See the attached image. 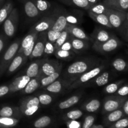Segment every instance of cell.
Segmentation results:
<instances>
[{
    "label": "cell",
    "mask_w": 128,
    "mask_h": 128,
    "mask_svg": "<svg viewBox=\"0 0 128 128\" xmlns=\"http://www.w3.org/2000/svg\"><path fill=\"white\" fill-rule=\"evenodd\" d=\"M5 43H6V38L4 35L1 34L0 35V54L4 47Z\"/></svg>",
    "instance_id": "6f0895ef"
},
{
    "label": "cell",
    "mask_w": 128,
    "mask_h": 128,
    "mask_svg": "<svg viewBox=\"0 0 128 128\" xmlns=\"http://www.w3.org/2000/svg\"><path fill=\"white\" fill-rule=\"evenodd\" d=\"M20 122V120L15 118L0 117V128H12Z\"/></svg>",
    "instance_id": "d6a6232c"
},
{
    "label": "cell",
    "mask_w": 128,
    "mask_h": 128,
    "mask_svg": "<svg viewBox=\"0 0 128 128\" xmlns=\"http://www.w3.org/2000/svg\"><path fill=\"white\" fill-rule=\"evenodd\" d=\"M81 94L73 95V96L68 98L67 100L60 102L58 105V108L61 110L70 108L73 106L74 105L76 104L80 101V100H81Z\"/></svg>",
    "instance_id": "83f0119b"
},
{
    "label": "cell",
    "mask_w": 128,
    "mask_h": 128,
    "mask_svg": "<svg viewBox=\"0 0 128 128\" xmlns=\"http://www.w3.org/2000/svg\"><path fill=\"white\" fill-rule=\"evenodd\" d=\"M10 93V88L9 86H0V98L5 96L7 94Z\"/></svg>",
    "instance_id": "db71d44e"
},
{
    "label": "cell",
    "mask_w": 128,
    "mask_h": 128,
    "mask_svg": "<svg viewBox=\"0 0 128 128\" xmlns=\"http://www.w3.org/2000/svg\"><path fill=\"white\" fill-rule=\"evenodd\" d=\"M68 84L66 81L63 79L59 78V79L49 84L48 86L44 88L43 89L51 93L58 94L62 92L65 88L68 89Z\"/></svg>",
    "instance_id": "2e32d148"
},
{
    "label": "cell",
    "mask_w": 128,
    "mask_h": 128,
    "mask_svg": "<svg viewBox=\"0 0 128 128\" xmlns=\"http://www.w3.org/2000/svg\"><path fill=\"white\" fill-rule=\"evenodd\" d=\"M101 60L97 58L88 57L77 60L69 65L62 72L63 80L68 87L79 76L100 64Z\"/></svg>",
    "instance_id": "6da1fadb"
},
{
    "label": "cell",
    "mask_w": 128,
    "mask_h": 128,
    "mask_svg": "<svg viewBox=\"0 0 128 128\" xmlns=\"http://www.w3.org/2000/svg\"><path fill=\"white\" fill-rule=\"evenodd\" d=\"M126 19L128 20V11L126 12Z\"/></svg>",
    "instance_id": "94428289"
},
{
    "label": "cell",
    "mask_w": 128,
    "mask_h": 128,
    "mask_svg": "<svg viewBox=\"0 0 128 128\" xmlns=\"http://www.w3.org/2000/svg\"><path fill=\"white\" fill-rule=\"evenodd\" d=\"M66 12H67L63 10H57L56 20L51 28V30L59 32H61L65 30L68 24L66 20Z\"/></svg>",
    "instance_id": "5bb4252c"
},
{
    "label": "cell",
    "mask_w": 128,
    "mask_h": 128,
    "mask_svg": "<svg viewBox=\"0 0 128 128\" xmlns=\"http://www.w3.org/2000/svg\"><path fill=\"white\" fill-rule=\"evenodd\" d=\"M31 79V78L26 76V74L16 78L9 85L10 93L16 92L17 91H21L23 90Z\"/></svg>",
    "instance_id": "4fadbf2b"
},
{
    "label": "cell",
    "mask_w": 128,
    "mask_h": 128,
    "mask_svg": "<svg viewBox=\"0 0 128 128\" xmlns=\"http://www.w3.org/2000/svg\"><path fill=\"white\" fill-rule=\"evenodd\" d=\"M41 14L48 12L51 8V2L46 0H32Z\"/></svg>",
    "instance_id": "e575fe53"
},
{
    "label": "cell",
    "mask_w": 128,
    "mask_h": 128,
    "mask_svg": "<svg viewBox=\"0 0 128 128\" xmlns=\"http://www.w3.org/2000/svg\"><path fill=\"white\" fill-rule=\"evenodd\" d=\"M24 58L21 54H18L16 55L12 61L11 62L10 64L9 65L7 70L6 71V73L7 76L12 74V73L17 71L21 66L24 64L26 62Z\"/></svg>",
    "instance_id": "ffe728a7"
},
{
    "label": "cell",
    "mask_w": 128,
    "mask_h": 128,
    "mask_svg": "<svg viewBox=\"0 0 128 128\" xmlns=\"http://www.w3.org/2000/svg\"><path fill=\"white\" fill-rule=\"evenodd\" d=\"M70 40L71 46H72V51L76 54H80L84 52L86 50H88L91 46L90 41L76 38L71 35L70 36Z\"/></svg>",
    "instance_id": "8fae6325"
},
{
    "label": "cell",
    "mask_w": 128,
    "mask_h": 128,
    "mask_svg": "<svg viewBox=\"0 0 128 128\" xmlns=\"http://www.w3.org/2000/svg\"><path fill=\"white\" fill-rule=\"evenodd\" d=\"M70 34L69 33L68 31L66 30H63V31L61 32V34H60V37L58 38L56 41L55 42V48H56V50L58 49H60V48L66 42V41H68V40H70Z\"/></svg>",
    "instance_id": "60d3db41"
},
{
    "label": "cell",
    "mask_w": 128,
    "mask_h": 128,
    "mask_svg": "<svg viewBox=\"0 0 128 128\" xmlns=\"http://www.w3.org/2000/svg\"><path fill=\"white\" fill-rule=\"evenodd\" d=\"M42 78L40 75L37 77L33 78L30 80L28 83L26 84V87L21 90V92L22 94H29L34 92L35 91L40 88L41 86V80Z\"/></svg>",
    "instance_id": "7402d4cb"
},
{
    "label": "cell",
    "mask_w": 128,
    "mask_h": 128,
    "mask_svg": "<svg viewBox=\"0 0 128 128\" xmlns=\"http://www.w3.org/2000/svg\"><path fill=\"white\" fill-rule=\"evenodd\" d=\"M124 82V80H120V81H116V82L110 83V84H108L104 89V92L107 94H115V92L118 91L120 86H122Z\"/></svg>",
    "instance_id": "74e56055"
},
{
    "label": "cell",
    "mask_w": 128,
    "mask_h": 128,
    "mask_svg": "<svg viewBox=\"0 0 128 128\" xmlns=\"http://www.w3.org/2000/svg\"><path fill=\"white\" fill-rule=\"evenodd\" d=\"M19 18L18 11L16 8H13L8 17L4 21V32L8 38H11L15 34L18 25Z\"/></svg>",
    "instance_id": "8992f818"
},
{
    "label": "cell",
    "mask_w": 128,
    "mask_h": 128,
    "mask_svg": "<svg viewBox=\"0 0 128 128\" xmlns=\"http://www.w3.org/2000/svg\"><path fill=\"white\" fill-rule=\"evenodd\" d=\"M121 45V42L117 37L112 35V37L105 42H92L93 50L101 54H107L117 50Z\"/></svg>",
    "instance_id": "277c9868"
},
{
    "label": "cell",
    "mask_w": 128,
    "mask_h": 128,
    "mask_svg": "<svg viewBox=\"0 0 128 128\" xmlns=\"http://www.w3.org/2000/svg\"><path fill=\"white\" fill-rule=\"evenodd\" d=\"M115 95L122 97H127L128 96V84H122L120 86L118 91L115 92Z\"/></svg>",
    "instance_id": "f907efd6"
},
{
    "label": "cell",
    "mask_w": 128,
    "mask_h": 128,
    "mask_svg": "<svg viewBox=\"0 0 128 128\" xmlns=\"http://www.w3.org/2000/svg\"></svg>",
    "instance_id": "e7e4bbea"
},
{
    "label": "cell",
    "mask_w": 128,
    "mask_h": 128,
    "mask_svg": "<svg viewBox=\"0 0 128 128\" xmlns=\"http://www.w3.org/2000/svg\"><path fill=\"white\" fill-rule=\"evenodd\" d=\"M13 8V3L11 1H8L0 8V24L4 22L6 19L8 17Z\"/></svg>",
    "instance_id": "4dcf8cb0"
},
{
    "label": "cell",
    "mask_w": 128,
    "mask_h": 128,
    "mask_svg": "<svg viewBox=\"0 0 128 128\" xmlns=\"http://www.w3.org/2000/svg\"><path fill=\"white\" fill-rule=\"evenodd\" d=\"M51 122L52 119L50 116H43L36 120L32 125L34 128H45L50 126Z\"/></svg>",
    "instance_id": "8d00e7d4"
},
{
    "label": "cell",
    "mask_w": 128,
    "mask_h": 128,
    "mask_svg": "<svg viewBox=\"0 0 128 128\" xmlns=\"http://www.w3.org/2000/svg\"><path fill=\"white\" fill-rule=\"evenodd\" d=\"M100 1H101V0H88V2L91 4V6L93 4H95L98 3V2H100Z\"/></svg>",
    "instance_id": "680465c9"
},
{
    "label": "cell",
    "mask_w": 128,
    "mask_h": 128,
    "mask_svg": "<svg viewBox=\"0 0 128 128\" xmlns=\"http://www.w3.org/2000/svg\"><path fill=\"white\" fill-rule=\"evenodd\" d=\"M105 14L108 16L112 28L120 29L126 19V12L109 8Z\"/></svg>",
    "instance_id": "ba28073f"
},
{
    "label": "cell",
    "mask_w": 128,
    "mask_h": 128,
    "mask_svg": "<svg viewBox=\"0 0 128 128\" xmlns=\"http://www.w3.org/2000/svg\"><path fill=\"white\" fill-rule=\"evenodd\" d=\"M43 61L44 59H41V60H37L32 62L26 70V76L30 77V78H33L39 76L41 71V64Z\"/></svg>",
    "instance_id": "cb8c5ba5"
},
{
    "label": "cell",
    "mask_w": 128,
    "mask_h": 128,
    "mask_svg": "<svg viewBox=\"0 0 128 128\" xmlns=\"http://www.w3.org/2000/svg\"><path fill=\"white\" fill-rule=\"evenodd\" d=\"M74 52L72 51H66V50H61V49H58L56 50L54 52V55L58 59L62 60H66L69 61L73 58L75 56Z\"/></svg>",
    "instance_id": "836d02e7"
},
{
    "label": "cell",
    "mask_w": 128,
    "mask_h": 128,
    "mask_svg": "<svg viewBox=\"0 0 128 128\" xmlns=\"http://www.w3.org/2000/svg\"><path fill=\"white\" fill-rule=\"evenodd\" d=\"M62 32V31H61ZM61 32L54 31V30L50 29V30L47 31V40L48 41L55 43L56 40L58 39L61 34Z\"/></svg>",
    "instance_id": "f6af8a7d"
},
{
    "label": "cell",
    "mask_w": 128,
    "mask_h": 128,
    "mask_svg": "<svg viewBox=\"0 0 128 128\" xmlns=\"http://www.w3.org/2000/svg\"><path fill=\"white\" fill-rule=\"evenodd\" d=\"M40 106H32V107L28 108L27 109H25L24 110L21 111V114L23 116H31L32 115H33L34 114L36 113L38 110L40 109Z\"/></svg>",
    "instance_id": "c3c4849f"
},
{
    "label": "cell",
    "mask_w": 128,
    "mask_h": 128,
    "mask_svg": "<svg viewBox=\"0 0 128 128\" xmlns=\"http://www.w3.org/2000/svg\"><path fill=\"white\" fill-rule=\"evenodd\" d=\"M66 20L68 24H76L80 22V19L77 16H76L74 13H70L66 12Z\"/></svg>",
    "instance_id": "681fc988"
},
{
    "label": "cell",
    "mask_w": 128,
    "mask_h": 128,
    "mask_svg": "<svg viewBox=\"0 0 128 128\" xmlns=\"http://www.w3.org/2000/svg\"><path fill=\"white\" fill-rule=\"evenodd\" d=\"M88 14L90 18L94 21H96L97 23L105 26V27L109 28H112V26H111V23L109 21L108 18L105 14H94L92 12H88Z\"/></svg>",
    "instance_id": "f1b7e54d"
},
{
    "label": "cell",
    "mask_w": 128,
    "mask_h": 128,
    "mask_svg": "<svg viewBox=\"0 0 128 128\" xmlns=\"http://www.w3.org/2000/svg\"><path fill=\"white\" fill-rule=\"evenodd\" d=\"M96 120V117L93 115H88L86 116L84 120L83 124L81 126V128H91L94 124Z\"/></svg>",
    "instance_id": "bcb514c9"
},
{
    "label": "cell",
    "mask_w": 128,
    "mask_h": 128,
    "mask_svg": "<svg viewBox=\"0 0 128 128\" xmlns=\"http://www.w3.org/2000/svg\"><path fill=\"white\" fill-rule=\"evenodd\" d=\"M112 66L116 71L118 72H123L128 70V63L124 59L116 58L112 61Z\"/></svg>",
    "instance_id": "d590c367"
},
{
    "label": "cell",
    "mask_w": 128,
    "mask_h": 128,
    "mask_svg": "<svg viewBox=\"0 0 128 128\" xmlns=\"http://www.w3.org/2000/svg\"><path fill=\"white\" fill-rule=\"evenodd\" d=\"M91 128H104V126L100 124H93Z\"/></svg>",
    "instance_id": "91938a15"
},
{
    "label": "cell",
    "mask_w": 128,
    "mask_h": 128,
    "mask_svg": "<svg viewBox=\"0 0 128 128\" xmlns=\"http://www.w3.org/2000/svg\"><path fill=\"white\" fill-rule=\"evenodd\" d=\"M62 64L61 63L60 64V67H59L58 70L56 72L51 74L49 75V76H46V77H43L41 78V86H40V88L43 89L44 88L48 86L49 84H51L52 82H53L54 81H55L56 80H57L60 77L61 74H62Z\"/></svg>",
    "instance_id": "d4e9b609"
},
{
    "label": "cell",
    "mask_w": 128,
    "mask_h": 128,
    "mask_svg": "<svg viewBox=\"0 0 128 128\" xmlns=\"http://www.w3.org/2000/svg\"><path fill=\"white\" fill-rule=\"evenodd\" d=\"M56 14H57V10L54 11L52 14L42 18L31 27L30 31L40 33L50 30L54 24L56 18Z\"/></svg>",
    "instance_id": "52a82bcc"
},
{
    "label": "cell",
    "mask_w": 128,
    "mask_h": 128,
    "mask_svg": "<svg viewBox=\"0 0 128 128\" xmlns=\"http://www.w3.org/2000/svg\"><path fill=\"white\" fill-rule=\"evenodd\" d=\"M128 127V117H124L108 126L109 128H126Z\"/></svg>",
    "instance_id": "b9f144b4"
},
{
    "label": "cell",
    "mask_w": 128,
    "mask_h": 128,
    "mask_svg": "<svg viewBox=\"0 0 128 128\" xmlns=\"http://www.w3.org/2000/svg\"><path fill=\"white\" fill-rule=\"evenodd\" d=\"M60 49H61V50H66V51H72V46H71V42H70V40H68V41H66L61 47L60 48Z\"/></svg>",
    "instance_id": "11a10c76"
},
{
    "label": "cell",
    "mask_w": 128,
    "mask_h": 128,
    "mask_svg": "<svg viewBox=\"0 0 128 128\" xmlns=\"http://www.w3.org/2000/svg\"><path fill=\"white\" fill-rule=\"evenodd\" d=\"M67 128H81V122L77 120H71V121H66Z\"/></svg>",
    "instance_id": "f5cc1de1"
},
{
    "label": "cell",
    "mask_w": 128,
    "mask_h": 128,
    "mask_svg": "<svg viewBox=\"0 0 128 128\" xmlns=\"http://www.w3.org/2000/svg\"><path fill=\"white\" fill-rule=\"evenodd\" d=\"M121 108H122V111H123L124 113L125 116L128 117V97L126 99V101H124Z\"/></svg>",
    "instance_id": "9f6ffc18"
},
{
    "label": "cell",
    "mask_w": 128,
    "mask_h": 128,
    "mask_svg": "<svg viewBox=\"0 0 128 128\" xmlns=\"http://www.w3.org/2000/svg\"><path fill=\"white\" fill-rule=\"evenodd\" d=\"M120 29L121 30V34L124 40L128 41V20L127 19H126Z\"/></svg>",
    "instance_id": "816d5d0a"
},
{
    "label": "cell",
    "mask_w": 128,
    "mask_h": 128,
    "mask_svg": "<svg viewBox=\"0 0 128 128\" xmlns=\"http://www.w3.org/2000/svg\"><path fill=\"white\" fill-rule=\"evenodd\" d=\"M46 41H47V31H44L38 33L32 52L29 58L32 60V59L39 58L41 57L44 54Z\"/></svg>",
    "instance_id": "9c48e42d"
},
{
    "label": "cell",
    "mask_w": 128,
    "mask_h": 128,
    "mask_svg": "<svg viewBox=\"0 0 128 128\" xmlns=\"http://www.w3.org/2000/svg\"><path fill=\"white\" fill-rule=\"evenodd\" d=\"M36 39L34 40V41H33V42H32V43L28 46V47L25 48L24 50L22 51L21 53H20L24 56V58L26 61L28 60V58H30V55H31V53H32V50H33V48H34V44H35V42H36Z\"/></svg>",
    "instance_id": "7dc6e473"
},
{
    "label": "cell",
    "mask_w": 128,
    "mask_h": 128,
    "mask_svg": "<svg viewBox=\"0 0 128 128\" xmlns=\"http://www.w3.org/2000/svg\"><path fill=\"white\" fill-rule=\"evenodd\" d=\"M40 101V104L44 105V106H47V105L50 104L52 102L53 98L52 96L48 94H41L38 95V96Z\"/></svg>",
    "instance_id": "7bdbcfd3"
},
{
    "label": "cell",
    "mask_w": 128,
    "mask_h": 128,
    "mask_svg": "<svg viewBox=\"0 0 128 128\" xmlns=\"http://www.w3.org/2000/svg\"><path fill=\"white\" fill-rule=\"evenodd\" d=\"M127 98L128 96L122 97L117 95L108 96L104 101L101 112L102 114H106L109 112L121 108Z\"/></svg>",
    "instance_id": "5b68a950"
},
{
    "label": "cell",
    "mask_w": 128,
    "mask_h": 128,
    "mask_svg": "<svg viewBox=\"0 0 128 128\" xmlns=\"http://www.w3.org/2000/svg\"><path fill=\"white\" fill-rule=\"evenodd\" d=\"M110 80V72L104 71L98 75L95 78L90 81L86 86H103L107 84Z\"/></svg>",
    "instance_id": "44dd1931"
},
{
    "label": "cell",
    "mask_w": 128,
    "mask_h": 128,
    "mask_svg": "<svg viewBox=\"0 0 128 128\" xmlns=\"http://www.w3.org/2000/svg\"><path fill=\"white\" fill-rule=\"evenodd\" d=\"M21 42V40L20 38L16 40L11 43L4 53L0 61V77L6 72L9 65L17 54Z\"/></svg>",
    "instance_id": "3957f363"
},
{
    "label": "cell",
    "mask_w": 128,
    "mask_h": 128,
    "mask_svg": "<svg viewBox=\"0 0 128 128\" xmlns=\"http://www.w3.org/2000/svg\"><path fill=\"white\" fill-rule=\"evenodd\" d=\"M109 8L103 2H99L92 5L88 11L94 14H105Z\"/></svg>",
    "instance_id": "f35d334b"
},
{
    "label": "cell",
    "mask_w": 128,
    "mask_h": 128,
    "mask_svg": "<svg viewBox=\"0 0 128 128\" xmlns=\"http://www.w3.org/2000/svg\"><path fill=\"white\" fill-rule=\"evenodd\" d=\"M124 116V113L122 108H120L118 110H116L115 111L106 114L103 120V123L105 126L108 127L114 122L118 121L119 120L122 118Z\"/></svg>",
    "instance_id": "ac0fdd59"
},
{
    "label": "cell",
    "mask_w": 128,
    "mask_h": 128,
    "mask_svg": "<svg viewBox=\"0 0 128 128\" xmlns=\"http://www.w3.org/2000/svg\"><path fill=\"white\" fill-rule=\"evenodd\" d=\"M83 115V112L81 110H74L66 112L63 116L64 120L66 121L71 120H77L81 118Z\"/></svg>",
    "instance_id": "ab89813d"
},
{
    "label": "cell",
    "mask_w": 128,
    "mask_h": 128,
    "mask_svg": "<svg viewBox=\"0 0 128 128\" xmlns=\"http://www.w3.org/2000/svg\"><path fill=\"white\" fill-rule=\"evenodd\" d=\"M108 8L122 12L128 11V0H102Z\"/></svg>",
    "instance_id": "e0dca14e"
},
{
    "label": "cell",
    "mask_w": 128,
    "mask_h": 128,
    "mask_svg": "<svg viewBox=\"0 0 128 128\" xmlns=\"http://www.w3.org/2000/svg\"><path fill=\"white\" fill-rule=\"evenodd\" d=\"M60 64L58 60L44 59L41 64L40 76L43 78L54 73L58 70Z\"/></svg>",
    "instance_id": "30bf717a"
},
{
    "label": "cell",
    "mask_w": 128,
    "mask_h": 128,
    "mask_svg": "<svg viewBox=\"0 0 128 128\" xmlns=\"http://www.w3.org/2000/svg\"><path fill=\"white\" fill-rule=\"evenodd\" d=\"M4 1V0H0V3H2Z\"/></svg>",
    "instance_id": "6125c7cd"
},
{
    "label": "cell",
    "mask_w": 128,
    "mask_h": 128,
    "mask_svg": "<svg viewBox=\"0 0 128 128\" xmlns=\"http://www.w3.org/2000/svg\"><path fill=\"white\" fill-rule=\"evenodd\" d=\"M65 30H67L70 34L73 37L76 38L81 39V40H86L89 41H92L91 38L88 36L87 34L84 32L82 29L80 28L79 26H76V24H68Z\"/></svg>",
    "instance_id": "9a60e30c"
},
{
    "label": "cell",
    "mask_w": 128,
    "mask_h": 128,
    "mask_svg": "<svg viewBox=\"0 0 128 128\" xmlns=\"http://www.w3.org/2000/svg\"><path fill=\"white\" fill-rule=\"evenodd\" d=\"M56 48H55L54 43L52 42H50L49 41H46L45 44L44 51V54L45 56H50V55L54 54V52L56 51ZM43 54V55H44Z\"/></svg>",
    "instance_id": "ee69618b"
},
{
    "label": "cell",
    "mask_w": 128,
    "mask_h": 128,
    "mask_svg": "<svg viewBox=\"0 0 128 128\" xmlns=\"http://www.w3.org/2000/svg\"><path fill=\"white\" fill-rule=\"evenodd\" d=\"M62 3L72 7L81 8L85 10H88L91 4L88 0H60Z\"/></svg>",
    "instance_id": "4316f807"
},
{
    "label": "cell",
    "mask_w": 128,
    "mask_h": 128,
    "mask_svg": "<svg viewBox=\"0 0 128 128\" xmlns=\"http://www.w3.org/2000/svg\"><path fill=\"white\" fill-rule=\"evenodd\" d=\"M38 34V33H37V32L30 30L28 34L22 39V40H21V44H20V48L18 51V54L21 53L25 48L28 47L33 42V41H34L37 38Z\"/></svg>",
    "instance_id": "484cf974"
},
{
    "label": "cell",
    "mask_w": 128,
    "mask_h": 128,
    "mask_svg": "<svg viewBox=\"0 0 128 128\" xmlns=\"http://www.w3.org/2000/svg\"><path fill=\"white\" fill-rule=\"evenodd\" d=\"M105 65L104 64L98 65L96 67L93 68L91 70H89L87 72H84L81 76H79L74 81L72 82L68 88V90H73V89L78 88L82 86L87 85L90 81H92L94 78L96 77L102 72L105 68Z\"/></svg>",
    "instance_id": "7a4b0ae2"
},
{
    "label": "cell",
    "mask_w": 128,
    "mask_h": 128,
    "mask_svg": "<svg viewBox=\"0 0 128 128\" xmlns=\"http://www.w3.org/2000/svg\"><path fill=\"white\" fill-rule=\"evenodd\" d=\"M23 4L25 14L28 18L35 20L40 17L41 13L37 9L32 0H21Z\"/></svg>",
    "instance_id": "7c38bea8"
},
{
    "label": "cell",
    "mask_w": 128,
    "mask_h": 128,
    "mask_svg": "<svg viewBox=\"0 0 128 128\" xmlns=\"http://www.w3.org/2000/svg\"><path fill=\"white\" fill-rule=\"evenodd\" d=\"M101 107V102L98 99H93L88 101L82 106V109L88 112H95Z\"/></svg>",
    "instance_id": "1f68e13d"
},
{
    "label": "cell",
    "mask_w": 128,
    "mask_h": 128,
    "mask_svg": "<svg viewBox=\"0 0 128 128\" xmlns=\"http://www.w3.org/2000/svg\"><path fill=\"white\" fill-rule=\"evenodd\" d=\"M112 36V34L108 32L107 31L98 28H96L91 34V39L92 40V42H99V43L108 41Z\"/></svg>",
    "instance_id": "d6986e66"
},
{
    "label": "cell",
    "mask_w": 128,
    "mask_h": 128,
    "mask_svg": "<svg viewBox=\"0 0 128 128\" xmlns=\"http://www.w3.org/2000/svg\"><path fill=\"white\" fill-rule=\"evenodd\" d=\"M1 3H0V8H1Z\"/></svg>",
    "instance_id": "be15d7a7"
},
{
    "label": "cell",
    "mask_w": 128,
    "mask_h": 128,
    "mask_svg": "<svg viewBox=\"0 0 128 128\" xmlns=\"http://www.w3.org/2000/svg\"><path fill=\"white\" fill-rule=\"evenodd\" d=\"M22 116L19 107L4 106L0 110V117L15 118L19 119Z\"/></svg>",
    "instance_id": "603a6c76"
},
{
    "label": "cell",
    "mask_w": 128,
    "mask_h": 128,
    "mask_svg": "<svg viewBox=\"0 0 128 128\" xmlns=\"http://www.w3.org/2000/svg\"><path fill=\"white\" fill-rule=\"evenodd\" d=\"M34 106H40V102L38 96H32L23 99L21 102L19 108H20V111L21 112L25 109Z\"/></svg>",
    "instance_id": "f546056e"
}]
</instances>
